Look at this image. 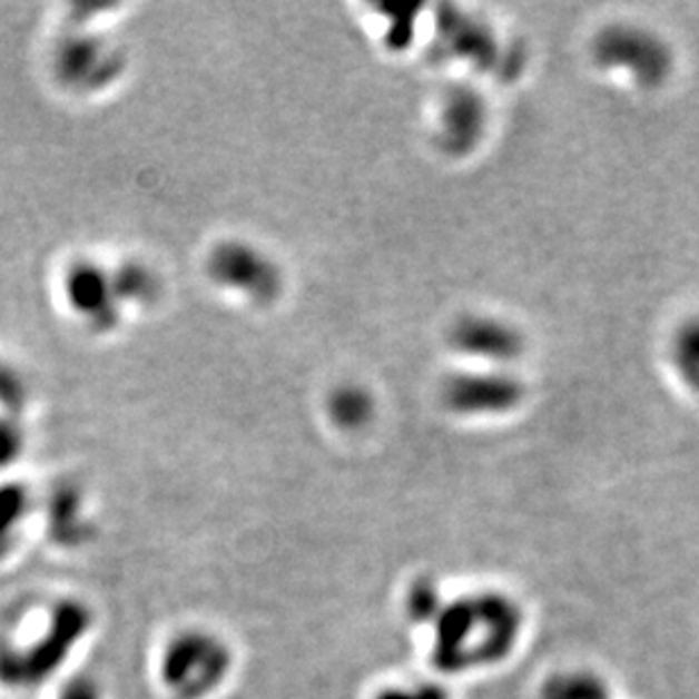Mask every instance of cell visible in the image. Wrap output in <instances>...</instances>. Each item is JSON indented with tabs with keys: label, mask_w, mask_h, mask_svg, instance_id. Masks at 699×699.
<instances>
[{
	"label": "cell",
	"mask_w": 699,
	"mask_h": 699,
	"mask_svg": "<svg viewBox=\"0 0 699 699\" xmlns=\"http://www.w3.org/2000/svg\"><path fill=\"white\" fill-rule=\"evenodd\" d=\"M521 396V383L503 374H457L444 387V401L457 414H501Z\"/></svg>",
	"instance_id": "obj_3"
},
{
	"label": "cell",
	"mask_w": 699,
	"mask_h": 699,
	"mask_svg": "<svg viewBox=\"0 0 699 699\" xmlns=\"http://www.w3.org/2000/svg\"><path fill=\"white\" fill-rule=\"evenodd\" d=\"M451 342L460 354L486 363H508L523 348V337L510 324L494 317H466L453 333Z\"/></svg>",
	"instance_id": "obj_4"
},
{
	"label": "cell",
	"mask_w": 699,
	"mask_h": 699,
	"mask_svg": "<svg viewBox=\"0 0 699 699\" xmlns=\"http://www.w3.org/2000/svg\"><path fill=\"white\" fill-rule=\"evenodd\" d=\"M68 299H71L73 311L87 317V322L96 324H111L114 319V293L118 286H114L109 278L93 267L73 269L68 276Z\"/></svg>",
	"instance_id": "obj_5"
},
{
	"label": "cell",
	"mask_w": 699,
	"mask_h": 699,
	"mask_svg": "<svg viewBox=\"0 0 699 699\" xmlns=\"http://www.w3.org/2000/svg\"><path fill=\"white\" fill-rule=\"evenodd\" d=\"M208 272L218 284L260 302H269L282 286V274L272 260L258 249L243 245H227L218 249L208 263Z\"/></svg>",
	"instance_id": "obj_2"
},
{
	"label": "cell",
	"mask_w": 699,
	"mask_h": 699,
	"mask_svg": "<svg viewBox=\"0 0 699 699\" xmlns=\"http://www.w3.org/2000/svg\"><path fill=\"white\" fill-rule=\"evenodd\" d=\"M484 109L478 96L469 91H455L442 111V127L446 131L449 146H471L482 134Z\"/></svg>",
	"instance_id": "obj_6"
},
{
	"label": "cell",
	"mask_w": 699,
	"mask_h": 699,
	"mask_svg": "<svg viewBox=\"0 0 699 699\" xmlns=\"http://www.w3.org/2000/svg\"><path fill=\"white\" fill-rule=\"evenodd\" d=\"M672 361L679 376L695 390H699V319L679 328L672 344Z\"/></svg>",
	"instance_id": "obj_7"
},
{
	"label": "cell",
	"mask_w": 699,
	"mask_h": 699,
	"mask_svg": "<svg viewBox=\"0 0 699 699\" xmlns=\"http://www.w3.org/2000/svg\"><path fill=\"white\" fill-rule=\"evenodd\" d=\"M598 61L607 68H624L641 85H657L670 68L666 43L639 28H609L595 43Z\"/></svg>",
	"instance_id": "obj_1"
},
{
	"label": "cell",
	"mask_w": 699,
	"mask_h": 699,
	"mask_svg": "<svg viewBox=\"0 0 699 699\" xmlns=\"http://www.w3.org/2000/svg\"><path fill=\"white\" fill-rule=\"evenodd\" d=\"M372 398L358 387H342L331 398V414L339 426H363L372 416Z\"/></svg>",
	"instance_id": "obj_8"
}]
</instances>
